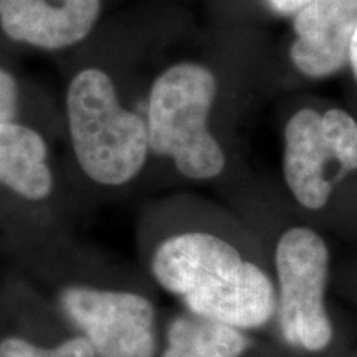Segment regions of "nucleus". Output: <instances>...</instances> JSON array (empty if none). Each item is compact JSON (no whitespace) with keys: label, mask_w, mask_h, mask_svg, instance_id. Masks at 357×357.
Listing matches in <instances>:
<instances>
[{"label":"nucleus","mask_w":357,"mask_h":357,"mask_svg":"<svg viewBox=\"0 0 357 357\" xmlns=\"http://www.w3.org/2000/svg\"><path fill=\"white\" fill-rule=\"evenodd\" d=\"M17 109V84L6 70L0 68V124L10 123Z\"/></svg>","instance_id":"obj_12"},{"label":"nucleus","mask_w":357,"mask_h":357,"mask_svg":"<svg viewBox=\"0 0 357 357\" xmlns=\"http://www.w3.org/2000/svg\"><path fill=\"white\" fill-rule=\"evenodd\" d=\"M61 306L96 357H154V307L141 294L70 287L61 293Z\"/></svg>","instance_id":"obj_6"},{"label":"nucleus","mask_w":357,"mask_h":357,"mask_svg":"<svg viewBox=\"0 0 357 357\" xmlns=\"http://www.w3.org/2000/svg\"><path fill=\"white\" fill-rule=\"evenodd\" d=\"M278 314L284 341L319 352L333 339V324L324 306L329 250L323 236L310 227L296 225L276 243Z\"/></svg>","instance_id":"obj_5"},{"label":"nucleus","mask_w":357,"mask_h":357,"mask_svg":"<svg viewBox=\"0 0 357 357\" xmlns=\"http://www.w3.org/2000/svg\"><path fill=\"white\" fill-rule=\"evenodd\" d=\"M0 182L30 200L50 195L53 176L45 139L32 128L0 124Z\"/></svg>","instance_id":"obj_8"},{"label":"nucleus","mask_w":357,"mask_h":357,"mask_svg":"<svg viewBox=\"0 0 357 357\" xmlns=\"http://www.w3.org/2000/svg\"><path fill=\"white\" fill-rule=\"evenodd\" d=\"M151 78L146 95L149 153L190 182L227 172L229 137L268 91L273 48L261 26L215 22L178 48Z\"/></svg>","instance_id":"obj_1"},{"label":"nucleus","mask_w":357,"mask_h":357,"mask_svg":"<svg viewBox=\"0 0 357 357\" xmlns=\"http://www.w3.org/2000/svg\"><path fill=\"white\" fill-rule=\"evenodd\" d=\"M151 266L160 287L199 318L236 329L260 328L273 318L276 293L270 276L211 231L169 236L155 250Z\"/></svg>","instance_id":"obj_2"},{"label":"nucleus","mask_w":357,"mask_h":357,"mask_svg":"<svg viewBox=\"0 0 357 357\" xmlns=\"http://www.w3.org/2000/svg\"><path fill=\"white\" fill-rule=\"evenodd\" d=\"M0 357H96L93 346L83 336L66 339L55 347H40L20 337L0 341Z\"/></svg>","instance_id":"obj_11"},{"label":"nucleus","mask_w":357,"mask_h":357,"mask_svg":"<svg viewBox=\"0 0 357 357\" xmlns=\"http://www.w3.org/2000/svg\"><path fill=\"white\" fill-rule=\"evenodd\" d=\"M102 0H0V26L12 40L61 50L96 29Z\"/></svg>","instance_id":"obj_7"},{"label":"nucleus","mask_w":357,"mask_h":357,"mask_svg":"<svg viewBox=\"0 0 357 357\" xmlns=\"http://www.w3.org/2000/svg\"><path fill=\"white\" fill-rule=\"evenodd\" d=\"M347 68L351 70L352 78L357 84V29L354 32V37H352L351 42V50H349V63H347Z\"/></svg>","instance_id":"obj_13"},{"label":"nucleus","mask_w":357,"mask_h":357,"mask_svg":"<svg viewBox=\"0 0 357 357\" xmlns=\"http://www.w3.org/2000/svg\"><path fill=\"white\" fill-rule=\"evenodd\" d=\"M314 0H211L217 22L261 26L268 20H289Z\"/></svg>","instance_id":"obj_10"},{"label":"nucleus","mask_w":357,"mask_h":357,"mask_svg":"<svg viewBox=\"0 0 357 357\" xmlns=\"http://www.w3.org/2000/svg\"><path fill=\"white\" fill-rule=\"evenodd\" d=\"M66 121L75 158L84 176L101 185H124L149 159L146 116L123 100L102 66H84L66 89Z\"/></svg>","instance_id":"obj_3"},{"label":"nucleus","mask_w":357,"mask_h":357,"mask_svg":"<svg viewBox=\"0 0 357 357\" xmlns=\"http://www.w3.org/2000/svg\"><path fill=\"white\" fill-rule=\"evenodd\" d=\"M250 341L234 326L199 316H178L167 329L162 357H242Z\"/></svg>","instance_id":"obj_9"},{"label":"nucleus","mask_w":357,"mask_h":357,"mask_svg":"<svg viewBox=\"0 0 357 357\" xmlns=\"http://www.w3.org/2000/svg\"><path fill=\"white\" fill-rule=\"evenodd\" d=\"M281 174L291 199L321 212L351 174L357 172V119L311 93L284 101Z\"/></svg>","instance_id":"obj_4"}]
</instances>
